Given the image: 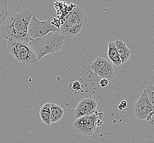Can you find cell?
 I'll return each instance as SVG.
<instances>
[{
    "label": "cell",
    "mask_w": 154,
    "mask_h": 143,
    "mask_svg": "<svg viewBox=\"0 0 154 143\" xmlns=\"http://www.w3.org/2000/svg\"><path fill=\"white\" fill-rule=\"evenodd\" d=\"M34 13L23 9L19 13L10 16L3 23L1 35L8 41H20L29 43L30 39L28 35V28Z\"/></svg>",
    "instance_id": "obj_1"
},
{
    "label": "cell",
    "mask_w": 154,
    "mask_h": 143,
    "mask_svg": "<svg viewBox=\"0 0 154 143\" xmlns=\"http://www.w3.org/2000/svg\"><path fill=\"white\" fill-rule=\"evenodd\" d=\"M87 23L85 11L76 6L66 16L65 21L59 28V32L65 39L78 37L83 34Z\"/></svg>",
    "instance_id": "obj_2"
},
{
    "label": "cell",
    "mask_w": 154,
    "mask_h": 143,
    "mask_svg": "<svg viewBox=\"0 0 154 143\" xmlns=\"http://www.w3.org/2000/svg\"><path fill=\"white\" fill-rule=\"evenodd\" d=\"M65 40L60 32L52 31L45 37L35 40L30 39L28 43L40 61L44 56L60 51Z\"/></svg>",
    "instance_id": "obj_3"
},
{
    "label": "cell",
    "mask_w": 154,
    "mask_h": 143,
    "mask_svg": "<svg viewBox=\"0 0 154 143\" xmlns=\"http://www.w3.org/2000/svg\"><path fill=\"white\" fill-rule=\"evenodd\" d=\"M7 47L13 57L23 65H37L39 60L27 42L20 41H8Z\"/></svg>",
    "instance_id": "obj_4"
},
{
    "label": "cell",
    "mask_w": 154,
    "mask_h": 143,
    "mask_svg": "<svg viewBox=\"0 0 154 143\" xmlns=\"http://www.w3.org/2000/svg\"><path fill=\"white\" fill-rule=\"evenodd\" d=\"M103 116L102 112L96 111L91 115L77 119L72 124L75 132L86 136L92 135L97 128L103 125Z\"/></svg>",
    "instance_id": "obj_5"
},
{
    "label": "cell",
    "mask_w": 154,
    "mask_h": 143,
    "mask_svg": "<svg viewBox=\"0 0 154 143\" xmlns=\"http://www.w3.org/2000/svg\"><path fill=\"white\" fill-rule=\"evenodd\" d=\"M53 19L40 21L34 14L32 17L28 28V35L30 39L35 40L45 37L52 31L59 32V29L53 23Z\"/></svg>",
    "instance_id": "obj_6"
},
{
    "label": "cell",
    "mask_w": 154,
    "mask_h": 143,
    "mask_svg": "<svg viewBox=\"0 0 154 143\" xmlns=\"http://www.w3.org/2000/svg\"><path fill=\"white\" fill-rule=\"evenodd\" d=\"M90 68L102 79L109 81L114 78L115 72L111 63L102 57H98L91 64Z\"/></svg>",
    "instance_id": "obj_7"
},
{
    "label": "cell",
    "mask_w": 154,
    "mask_h": 143,
    "mask_svg": "<svg viewBox=\"0 0 154 143\" xmlns=\"http://www.w3.org/2000/svg\"><path fill=\"white\" fill-rule=\"evenodd\" d=\"M134 112L140 120L146 119L151 113H154V107L148 99L144 90L134 105Z\"/></svg>",
    "instance_id": "obj_8"
},
{
    "label": "cell",
    "mask_w": 154,
    "mask_h": 143,
    "mask_svg": "<svg viewBox=\"0 0 154 143\" xmlns=\"http://www.w3.org/2000/svg\"><path fill=\"white\" fill-rule=\"evenodd\" d=\"M97 106L96 100L92 98L87 97L81 100L75 110L74 117L77 119L93 115L97 111Z\"/></svg>",
    "instance_id": "obj_9"
},
{
    "label": "cell",
    "mask_w": 154,
    "mask_h": 143,
    "mask_svg": "<svg viewBox=\"0 0 154 143\" xmlns=\"http://www.w3.org/2000/svg\"><path fill=\"white\" fill-rule=\"evenodd\" d=\"M108 55L111 62L115 65H120L122 64L120 57L117 52V47L114 41L108 43Z\"/></svg>",
    "instance_id": "obj_10"
},
{
    "label": "cell",
    "mask_w": 154,
    "mask_h": 143,
    "mask_svg": "<svg viewBox=\"0 0 154 143\" xmlns=\"http://www.w3.org/2000/svg\"><path fill=\"white\" fill-rule=\"evenodd\" d=\"M117 47V52L120 57L122 64L126 63L127 61L130 59L131 55V51L127 46L126 44L124 43L121 40H117L115 42Z\"/></svg>",
    "instance_id": "obj_11"
},
{
    "label": "cell",
    "mask_w": 154,
    "mask_h": 143,
    "mask_svg": "<svg viewBox=\"0 0 154 143\" xmlns=\"http://www.w3.org/2000/svg\"><path fill=\"white\" fill-rule=\"evenodd\" d=\"M40 116L42 121L47 126L51 123V103H46L41 108Z\"/></svg>",
    "instance_id": "obj_12"
},
{
    "label": "cell",
    "mask_w": 154,
    "mask_h": 143,
    "mask_svg": "<svg viewBox=\"0 0 154 143\" xmlns=\"http://www.w3.org/2000/svg\"><path fill=\"white\" fill-rule=\"evenodd\" d=\"M64 115V110L62 107L55 103H51V123L54 124L59 121Z\"/></svg>",
    "instance_id": "obj_13"
},
{
    "label": "cell",
    "mask_w": 154,
    "mask_h": 143,
    "mask_svg": "<svg viewBox=\"0 0 154 143\" xmlns=\"http://www.w3.org/2000/svg\"><path fill=\"white\" fill-rule=\"evenodd\" d=\"M8 14V2L7 0H0V25Z\"/></svg>",
    "instance_id": "obj_14"
},
{
    "label": "cell",
    "mask_w": 154,
    "mask_h": 143,
    "mask_svg": "<svg viewBox=\"0 0 154 143\" xmlns=\"http://www.w3.org/2000/svg\"><path fill=\"white\" fill-rule=\"evenodd\" d=\"M144 90L145 93L146 94L149 101L154 107V85L149 86Z\"/></svg>",
    "instance_id": "obj_15"
},
{
    "label": "cell",
    "mask_w": 154,
    "mask_h": 143,
    "mask_svg": "<svg viewBox=\"0 0 154 143\" xmlns=\"http://www.w3.org/2000/svg\"><path fill=\"white\" fill-rule=\"evenodd\" d=\"M81 88V85L79 81H75L71 83L69 85V89L72 93H76Z\"/></svg>",
    "instance_id": "obj_16"
},
{
    "label": "cell",
    "mask_w": 154,
    "mask_h": 143,
    "mask_svg": "<svg viewBox=\"0 0 154 143\" xmlns=\"http://www.w3.org/2000/svg\"><path fill=\"white\" fill-rule=\"evenodd\" d=\"M127 106V103L126 101L123 100V101H122L120 105L118 107V109H119V110H120V111H122L123 110L126 108Z\"/></svg>",
    "instance_id": "obj_17"
},
{
    "label": "cell",
    "mask_w": 154,
    "mask_h": 143,
    "mask_svg": "<svg viewBox=\"0 0 154 143\" xmlns=\"http://www.w3.org/2000/svg\"><path fill=\"white\" fill-rule=\"evenodd\" d=\"M99 84L100 87H105L108 86L109 84V81L105 79H102L101 81H100Z\"/></svg>",
    "instance_id": "obj_18"
}]
</instances>
